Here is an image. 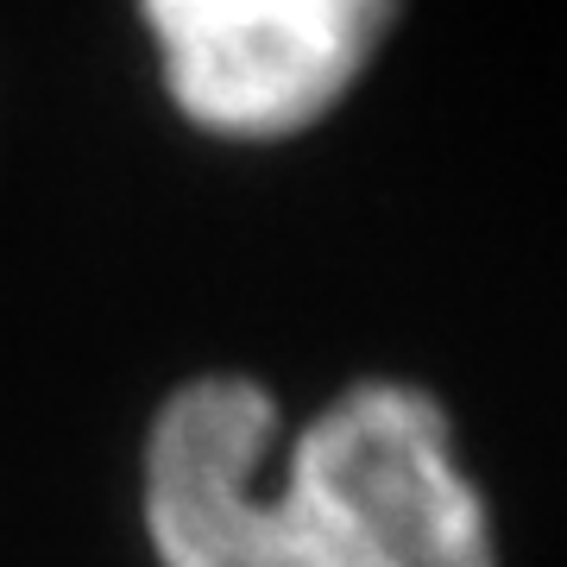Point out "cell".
Returning a JSON list of instances; mask_svg holds the SVG:
<instances>
[{
  "label": "cell",
  "instance_id": "obj_1",
  "mask_svg": "<svg viewBox=\"0 0 567 567\" xmlns=\"http://www.w3.org/2000/svg\"><path fill=\"white\" fill-rule=\"evenodd\" d=\"M158 567H511L505 517L435 385L360 372L303 423L259 372H189L140 442Z\"/></svg>",
  "mask_w": 567,
  "mask_h": 567
},
{
  "label": "cell",
  "instance_id": "obj_2",
  "mask_svg": "<svg viewBox=\"0 0 567 567\" xmlns=\"http://www.w3.org/2000/svg\"><path fill=\"white\" fill-rule=\"evenodd\" d=\"M183 121L227 145L328 126L385 63L404 0H133Z\"/></svg>",
  "mask_w": 567,
  "mask_h": 567
}]
</instances>
